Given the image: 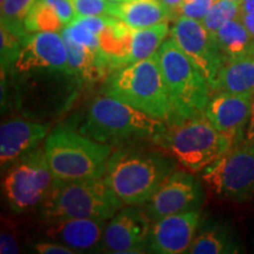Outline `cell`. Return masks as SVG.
<instances>
[{
    "label": "cell",
    "mask_w": 254,
    "mask_h": 254,
    "mask_svg": "<svg viewBox=\"0 0 254 254\" xmlns=\"http://www.w3.org/2000/svg\"><path fill=\"white\" fill-rule=\"evenodd\" d=\"M101 92L168 124L170 101L158 52L113 71Z\"/></svg>",
    "instance_id": "8992f818"
},
{
    "label": "cell",
    "mask_w": 254,
    "mask_h": 254,
    "mask_svg": "<svg viewBox=\"0 0 254 254\" xmlns=\"http://www.w3.org/2000/svg\"><path fill=\"white\" fill-rule=\"evenodd\" d=\"M31 71L60 72L72 75L67 50L60 32H38L26 37L13 72Z\"/></svg>",
    "instance_id": "4fadbf2b"
},
{
    "label": "cell",
    "mask_w": 254,
    "mask_h": 254,
    "mask_svg": "<svg viewBox=\"0 0 254 254\" xmlns=\"http://www.w3.org/2000/svg\"><path fill=\"white\" fill-rule=\"evenodd\" d=\"M219 91L254 94V52L224 64L211 87Z\"/></svg>",
    "instance_id": "ffe728a7"
},
{
    "label": "cell",
    "mask_w": 254,
    "mask_h": 254,
    "mask_svg": "<svg viewBox=\"0 0 254 254\" xmlns=\"http://www.w3.org/2000/svg\"><path fill=\"white\" fill-rule=\"evenodd\" d=\"M204 201V190L192 174L176 170L153 196L142 205L152 221L166 215L199 209Z\"/></svg>",
    "instance_id": "8fae6325"
},
{
    "label": "cell",
    "mask_w": 254,
    "mask_h": 254,
    "mask_svg": "<svg viewBox=\"0 0 254 254\" xmlns=\"http://www.w3.org/2000/svg\"><path fill=\"white\" fill-rule=\"evenodd\" d=\"M161 1H163L164 4L167 6V7H170L171 9H172V12H173L183 4L184 0H161Z\"/></svg>",
    "instance_id": "d590c367"
},
{
    "label": "cell",
    "mask_w": 254,
    "mask_h": 254,
    "mask_svg": "<svg viewBox=\"0 0 254 254\" xmlns=\"http://www.w3.org/2000/svg\"><path fill=\"white\" fill-rule=\"evenodd\" d=\"M47 1L56 8V11L58 12L59 17L62 18L65 26L71 24L75 17H77L74 8H73L69 0H47Z\"/></svg>",
    "instance_id": "1f68e13d"
},
{
    "label": "cell",
    "mask_w": 254,
    "mask_h": 254,
    "mask_svg": "<svg viewBox=\"0 0 254 254\" xmlns=\"http://www.w3.org/2000/svg\"><path fill=\"white\" fill-rule=\"evenodd\" d=\"M27 37V36H26ZM26 37L20 36L17 32L6 26L0 25V64H1V74L7 75L13 72V67L23 50L24 41Z\"/></svg>",
    "instance_id": "d4e9b609"
},
{
    "label": "cell",
    "mask_w": 254,
    "mask_h": 254,
    "mask_svg": "<svg viewBox=\"0 0 254 254\" xmlns=\"http://www.w3.org/2000/svg\"><path fill=\"white\" fill-rule=\"evenodd\" d=\"M158 56L170 101L167 125L204 116L212 91L202 73L172 37L164 41Z\"/></svg>",
    "instance_id": "7a4b0ae2"
},
{
    "label": "cell",
    "mask_w": 254,
    "mask_h": 254,
    "mask_svg": "<svg viewBox=\"0 0 254 254\" xmlns=\"http://www.w3.org/2000/svg\"><path fill=\"white\" fill-rule=\"evenodd\" d=\"M167 124L131 105L109 95L91 101L79 127L81 134L112 146L117 142L152 139L166 128Z\"/></svg>",
    "instance_id": "3957f363"
},
{
    "label": "cell",
    "mask_w": 254,
    "mask_h": 254,
    "mask_svg": "<svg viewBox=\"0 0 254 254\" xmlns=\"http://www.w3.org/2000/svg\"><path fill=\"white\" fill-rule=\"evenodd\" d=\"M176 170L161 152L128 148L113 152L104 179L126 206H142Z\"/></svg>",
    "instance_id": "6da1fadb"
},
{
    "label": "cell",
    "mask_w": 254,
    "mask_h": 254,
    "mask_svg": "<svg viewBox=\"0 0 254 254\" xmlns=\"http://www.w3.org/2000/svg\"><path fill=\"white\" fill-rule=\"evenodd\" d=\"M238 247L231 236V231L222 225L207 224L198 228L190 254L236 253Z\"/></svg>",
    "instance_id": "7402d4cb"
},
{
    "label": "cell",
    "mask_w": 254,
    "mask_h": 254,
    "mask_svg": "<svg viewBox=\"0 0 254 254\" xmlns=\"http://www.w3.org/2000/svg\"><path fill=\"white\" fill-rule=\"evenodd\" d=\"M44 148L52 176L59 180L104 178L113 153L111 145L65 126L56 127L49 133Z\"/></svg>",
    "instance_id": "5b68a950"
},
{
    "label": "cell",
    "mask_w": 254,
    "mask_h": 254,
    "mask_svg": "<svg viewBox=\"0 0 254 254\" xmlns=\"http://www.w3.org/2000/svg\"><path fill=\"white\" fill-rule=\"evenodd\" d=\"M240 18V4L233 0H217L201 23L209 33H215L222 25Z\"/></svg>",
    "instance_id": "4316f807"
},
{
    "label": "cell",
    "mask_w": 254,
    "mask_h": 254,
    "mask_svg": "<svg viewBox=\"0 0 254 254\" xmlns=\"http://www.w3.org/2000/svg\"><path fill=\"white\" fill-rule=\"evenodd\" d=\"M2 1H5V0H0V2H2Z\"/></svg>",
    "instance_id": "ab89813d"
},
{
    "label": "cell",
    "mask_w": 254,
    "mask_h": 254,
    "mask_svg": "<svg viewBox=\"0 0 254 254\" xmlns=\"http://www.w3.org/2000/svg\"><path fill=\"white\" fill-rule=\"evenodd\" d=\"M202 180L214 194L234 200L254 194V144L232 145L214 164L205 168Z\"/></svg>",
    "instance_id": "9c48e42d"
},
{
    "label": "cell",
    "mask_w": 254,
    "mask_h": 254,
    "mask_svg": "<svg viewBox=\"0 0 254 254\" xmlns=\"http://www.w3.org/2000/svg\"><path fill=\"white\" fill-rule=\"evenodd\" d=\"M171 37L202 73L209 87H212L225 64L213 34L209 33L200 20L178 17L171 28Z\"/></svg>",
    "instance_id": "30bf717a"
},
{
    "label": "cell",
    "mask_w": 254,
    "mask_h": 254,
    "mask_svg": "<svg viewBox=\"0 0 254 254\" xmlns=\"http://www.w3.org/2000/svg\"><path fill=\"white\" fill-rule=\"evenodd\" d=\"M19 251L17 228L13 220L9 218H1V232H0V253L17 254Z\"/></svg>",
    "instance_id": "f1b7e54d"
},
{
    "label": "cell",
    "mask_w": 254,
    "mask_h": 254,
    "mask_svg": "<svg viewBox=\"0 0 254 254\" xmlns=\"http://www.w3.org/2000/svg\"><path fill=\"white\" fill-rule=\"evenodd\" d=\"M240 19L245 25L247 30L254 37V13H245L240 14Z\"/></svg>",
    "instance_id": "836d02e7"
},
{
    "label": "cell",
    "mask_w": 254,
    "mask_h": 254,
    "mask_svg": "<svg viewBox=\"0 0 254 254\" xmlns=\"http://www.w3.org/2000/svg\"><path fill=\"white\" fill-rule=\"evenodd\" d=\"M33 250L36 251L37 253L40 254H75L74 250H72L71 247H67L63 244L57 243V241H49V243H45V241H40V243L34 244Z\"/></svg>",
    "instance_id": "4dcf8cb0"
},
{
    "label": "cell",
    "mask_w": 254,
    "mask_h": 254,
    "mask_svg": "<svg viewBox=\"0 0 254 254\" xmlns=\"http://www.w3.org/2000/svg\"><path fill=\"white\" fill-rule=\"evenodd\" d=\"M170 32L167 23H161L154 26L133 30L131 50L124 62L123 67L133 63L140 62L157 53Z\"/></svg>",
    "instance_id": "603a6c76"
},
{
    "label": "cell",
    "mask_w": 254,
    "mask_h": 254,
    "mask_svg": "<svg viewBox=\"0 0 254 254\" xmlns=\"http://www.w3.org/2000/svg\"><path fill=\"white\" fill-rule=\"evenodd\" d=\"M41 205L43 215L51 221L62 219L107 221L125 206L104 178L55 179L50 195Z\"/></svg>",
    "instance_id": "277c9868"
},
{
    "label": "cell",
    "mask_w": 254,
    "mask_h": 254,
    "mask_svg": "<svg viewBox=\"0 0 254 254\" xmlns=\"http://www.w3.org/2000/svg\"><path fill=\"white\" fill-rule=\"evenodd\" d=\"M199 209L166 215L151 224L148 250L159 254L189 252L200 225Z\"/></svg>",
    "instance_id": "9a60e30c"
},
{
    "label": "cell",
    "mask_w": 254,
    "mask_h": 254,
    "mask_svg": "<svg viewBox=\"0 0 254 254\" xmlns=\"http://www.w3.org/2000/svg\"><path fill=\"white\" fill-rule=\"evenodd\" d=\"M53 183L55 178L47 164L45 148L40 145L6 168L2 190L12 211L23 213L45 201Z\"/></svg>",
    "instance_id": "ba28073f"
},
{
    "label": "cell",
    "mask_w": 254,
    "mask_h": 254,
    "mask_svg": "<svg viewBox=\"0 0 254 254\" xmlns=\"http://www.w3.org/2000/svg\"><path fill=\"white\" fill-rule=\"evenodd\" d=\"M217 0H192V1H184L176 11L179 17H187L195 20L202 21L208 11Z\"/></svg>",
    "instance_id": "f546056e"
},
{
    "label": "cell",
    "mask_w": 254,
    "mask_h": 254,
    "mask_svg": "<svg viewBox=\"0 0 254 254\" xmlns=\"http://www.w3.org/2000/svg\"><path fill=\"white\" fill-rule=\"evenodd\" d=\"M153 141L192 173L211 166L233 145L205 116L167 125Z\"/></svg>",
    "instance_id": "52a82bcc"
},
{
    "label": "cell",
    "mask_w": 254,
    "mask_h": 254,
    "mask_svg": "<svg viewBox=\"0 0 254 254\" xmlns=\"http://www.w3.org/2000/svg\"><path fill=\"white\" fill-rule=\"evenodd\" d=\"M184 1H192V0H184Z\"/></svg>",
    "instance_id": "f35d334b"
},
{
    "label": "cell",
    "mask_w": 254,
    "mask_h": 254,
    "mask_svg": "<svg viewBox=\"0 0 254 254\" xmlns=\"http://www.w3.org/2000/svg\"><path fill=\"white\" fill-rule=\"evenodd\" d=\"M254 13V0H243L240 2V14Z\"/></svg>",
    "instance_id": "e575fe53"
},
{
    "label": "cell",
    "mask_w": 254,
    "mask_h": 254,
    "mask_svg": "<svg viewBox=\"0 0 254 254\" xmlns=\"http://www.w3.org/2000/svg\"><path fill=\"white\" fill-rule=\"evenodd\" d=\"M213 38L225 63L254 52V37L240 18L225 23L213 33Z\"/></svg>",
    "instance_id": "44dd1931"
},
{
    "label": "cell",
    "mask_w": 254,
    "mask_h": 254,
    "mask_svg": "<svg viewBox=\"0 0 254 254\" xmlns=\"http://www.w3.org/2000/svg\"><path fill=\"white\" fill-rule=\"evenodd\" d=\"M106 221L95 219H62L47 227L46 236L52 241L71 247L77 253L103 251Z\"/></svg>",
    "instance_id": "e0dca14e"
},
{
    "label": "cell",
    "mask_w": 254,
    "mask_h": 254,
    "mask_svg": "<svg viewBox=\"0 0 254 254\" xmlns=\"http://www.w3.org/2000/svg\"><path fill=\"white\" fill-rule=\"evenodd\" d=\"M50 124L28 122L20 118L4 120L0 126V164L1 170L45 140Z\"/></svg>",
    "instance_id": "2e32d148"
},
{
    "label": "cell",
    "mask_w": 254,
    "mask_h": 254,
    "mask_svg": "<svg viewBox=\"0 0 254 254\" xmlns=\"http://www.w3.org/2000/svg\"><path fill=\"white\" fill-rule=\"evenodd\" d=\"M109 1H112V2H122V1H126V0H109Z\"/></svg>",
    "instance_id": "8d00e7d4"
},
{
    "label": "cell",
    "mask_w": 254,
    "mask_h": 254,
    "mask_svg": "<svg viewBox=\"0 0 254 254\" xmlns=\"http://www.w3.org/2000/svg\"><path fill=\"white\" fill-rule=\"evenodd\" d=\"M151 221L142 207H123L106 225L103 251L118 254L144 253L148 249Z\"/></svg>",
    "instance_id": "7c38bea8"
},
{
    "label": "cell",
    "mask_w": 254,
    "mask_h": 254,
    "mask_svg": "<svg viewBox=\"0 0 254 254\" xmlns=\"http://www.w3.org/2000/svg\"><path fill=\"white\" fill-rule=\"evenodd\" d=\"M77 17L111 15L113 2L109 0H69Z\"/></svg>",
    "instance_id": "83f0119b"
},
{
    "label": "cell",
    "mask_w": 254,
    "mask_h": 254,
    "mask_svg": "<svg viewBox=\"0 0 254 254\" xmlns=\"http://www.w3.org/2000/svg\"><path fill=\"white\" fill-rule=\"evenodd\" d=\"M233 1H236V2H239V4H240V2L243 1V0H233Z\"/></svg>",
    "instance_id": "74e56055"
},
{
    "label": "cell",
    "mask_w": 254,
    "mask_h": 254,
    "mask_svg": "<svg viewBox=\"0 0 254 254\" xmlns=\"http://www.w3.org/2000/svg\"><path fill=\"white\" fill-rule=\"evenodd\" d=\"M71 74L80 80L95 81L104 78L111 71V64L104 56L99 55L84 44L78 43L65 30L62 32Z\"/></svg>",
    "instance_id": "d6986e66"
},
{
    "label": "cell",
    "mask_w": 254,
    "mask_h": 254,
    "mask_svg": "<svg viewBox=\"0 0 254 254\" xmlns=\"http://www.w3.org/2000/svg\"><path fill=\"white\" fill-rule=\"evenodd\" d=\"M37 0H5L1 2V23L20 36H28L25 28V18Z\"/></svg>",
    "instance_id": "484cf974"
},
{
    "label": "cell",
    "mask_w": 254,
    "mask_h": 254,
    "mask_svg": "<svg viewBox=\"0 0 254 254\" xmlns=\"http://www.w3.org/2000/svg\"><path fill=\"white\" fill-rule=\"evenodd\" d=\"M244 140L250 142V144H254V95H253V101H252V110H251L250 120L245 129Z\"/></svg>",
    "instance_id": "d6a6232c"
},
{
    "label": "cell",
    "mask_w": 254,
    "mask_h": 254,
    "mask_svg": "<svg viewBox=\"0 0 254 254\" xmlns=\"http://www.w3.org/2000/svg\"><path fill=\"white\" fill-rule=\"evenodd\" d=\"M253 93L213 92L204 116L232 144L244 140L252 110Z\"/></svg>",
    "instance_id": "5bb4252c"
},
{
    "label": "cell",
    "mask_w": 254,
    "mask_h": 254,
    "mask_svg": "<svg viewBox=\"0 0 254 254\" xmlns=\"http://www.w3.org/2000/svg\"><path fill=\"white\" fill-rule=\"evenodd\" d=\"M24 25L28 33H38V32L62 33L66 27L58 12L47 0H37L25 18Z\"/></svg>",
    "instance_id": "cb8c5ba5"
},
{
    "label": "cell",
    "mask_w": 254,
    "mask_h": 254,
    "mask_svg": "<svg viewBox=\"0 0 254 254\" xmlns=\"http://www.w3.org/2000/svg\"><path fill=\"white\" fill-rule=\"evenodd\" d=\"M172 9L161 0H126L113 2L111 15L120 19L133 30L167 23Z\"/></svg>",
    "instance_id": "ac0fdd59"
}]
</instances>
